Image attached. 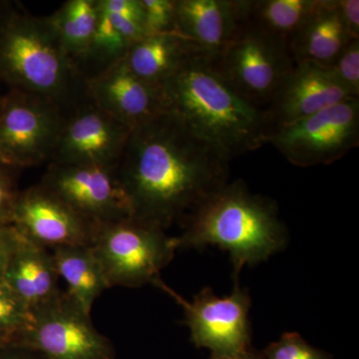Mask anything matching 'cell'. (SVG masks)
<instances>
[{
	"instance_id": "6da1fadb",
	"label": "cell",
	"mask_w": 359,
	"mask_h": 359,
	"mask_svg": "<svg viewBox=\"0 0 359 359\" xmlns=\"http://www.w3.org/2000/svg\"><path fill=\"white\" fill-rule=\"evenodd\" d=\"M229 163L162 113L131 130L117 176L132 217L167 230L229 182Z\"/></svg>"
},
{
	"instance_id": "7a4b0ae2",
	"label": "cell",
	"mask_w": 359,
	"mask_h": 359,
	"mask_svg": "<svg viewBox=\"0 0 359 359\" xmlns=\"http://www.w3.org/2000/svg\"><path fill=\"white\" fill-rule=\"evenodd\" d=\"M164 113L229 161L269 143L273 128L268 111L236 91L214 59L194 51L160 85Z\"/></svg>"
},
{
	"instance_id": "3957f363",
	"label": "cell",
	"mask_w": 359,
	"mask_h": 359,
	"mask_svg": "<svg viewBox=\"0 0 359 359\" xmlns=\"http://www.w3.org/2000/svg\"><path fill=\"white\" fill-rule=\"evenodd\" d=\"M179 249L218 247L230 255L235 280L245 266L268 261L285 249L287 231L273 200L250 192L244 182H226L182 219Z\"/></svg>"
},
{
	"instance_id": "277c9868",
	"label": "cell",
	"mask_w": 359,
	"mask_h": 359,
	"mask_svg": "<svg viewBox=\"0 0 359 359\" xmlns=\"http://www.w3.org/2000/svg\"><path fill=\"white\" fill-rule=\"evenodd\" d=\"M0 83L47 99L65 116L91 99L48 18L18 2L0 1Z\"/></svg>"
},
{
	"instance_id": "5b68a950",
	"label": "cell",
	"mask_w": 359,
	"mask_h": 359,
	"mask_svg": "<svg viewBox=\"0 0 359 359\" xmlns=\"http://www.w3.org/2000/svg\"><path fill=\"white\" fill-rule=\"evenodd\" d=\"M91 248L110 287L157 285L178 250L166 230L134 217L96 224Z\"/></svg>"
},
{
	"instance_id": "8992f818",
	"label": "cell",
	"mask_w": 359,
	"mask_h": 359,
	"mask_svg": "<svg viewBox=\"0 0 359 359\" xmlns=\"http://www.w3.org/2000/svg\"><path fill=\"white\" fill-rule=\"evenodd\" d=\"M214 62L241 96L261 108L269 105L295 63L289 43L262 29L250 18Z\"/></svg>"
},
{
	"instance_id": "52a82bcc",
	"label": "cell",
	"mask_w": 359,
	"mask_h": 359,
	"mask_svg": "<svg viewBox=\"0 0 359 359\" xmlns=\"http://www.w3.org/2000/svg\"><path fill=\"white\" fill-rule=\"evenodd\" d=\"M9 346L43 359H115L112 342L65 292L56 301L33 311L29 325L11 337Z\"/></svg>"
},
{
	"instance_id": "ba28073f",
	"label": "cell",
	"mask_w": 359,
	"mask_h": 359,
	"mask_svg": "<svg viewBox=\"0 0 359 359\" xmlns=\"http://www.w3.org/2000/svg\"><path fill=\"white\" fill-rule=\"evenodd\" d=\"M62 110L42 97L8 90L0 100V163L20 170L50 162L65 124Z\"/></svg>"
},
{
	"instance_id": "9c48e42d",
	"label": "cell",
	"mask_w": 359,
	"mask_h": 359,
	"mask_svg": "<svg viewBox=\"0 0 359 359\" xmlns=\"http://www.w3.org/2000/svg\"><path fill=\"white\" fill-rule=\"evenodd\" d=\"M359 142V99H347L316 114L273 130L269 143L294 166L328 165Z\"/></svg>"
},
{
	"instance_id": "30bf717a",
	"label": "cell",
	"mask_w": 359,
	"mask_h": 359,
	"mask_svg": "<svg viewBox=\"0 0 359 359\" xmlns=\"http://www.w3.org/2000/svg\"><path fill=\"white\" fill-rule=\"evenodd\" d=\"M228 297H219L211 289L201 290L192 302H187L172 292L162 280L158 287L173 295L183 306L185 323L190 330L191 341L212 354H235L250 351V297L236 280Z\"/></svg>"
},
{
	"instance_id": "8fae6325",
	"label": "cell",
	"mask_w": 359,
	"mask_h": 359,
	"mask_svg": "<svg viewBox=\"0 0 359 359\" xmlns=\"http://www.w3.org/2000/svg\"><path fill=\"white\" fill-rule=\"evenodd\" d=\"M39 184L93 223L132 217L117 167L49 163Z\"/></svg>"
},
{
	"instance_id": "7c38bea8",
	"label": "cell",
	"mask_w": 359,
	"mask_h": 359,
	"mask_svg": "<svg viewBox=\"0 0 359 359\" xmlns=\"http://www.w3.org/2000/svg\"><path fill=\"white\" fill-rule=\"evenodd\" d=\"M11 224L49 250L91 245L96 226L39 183L20 190Z\"/></svg>"
},
{
	"instance_id": "4fadbf2b",
	"label": "cell",
	"mask_w": 359,
	"mask_h": 359,
	"mask_svg": "<svg viewBox=\"0 0 359 359\" xmlns=\"http://www.w3.org/2000/svg\"><path fill=\"white\" fill-rule=\"evenodd\" d=\"M131 129L90 99L66 115L49 163L117 167Z\"/></svg>"
},
{
	"instance_id": "5bb4252c",
	"label": "cell",
	"mask_w": 359,
	"mask_h": 359,
	"mask_svg": "<svg viewBox=\"0 0 359 359\" xmlns=\"http://www.w3.org/2000/svg\"><path fill=\"white\" fill-rule=\"evenodd\" d=\"M347 99L353 97L330 68L313 62H295L266 109L276 130Z\"/></svg>"
},
{
	"instance_id": "9a60e30c",
	"label": "cell",
	"mask_w": 359,
	"mask_h": 359,
	"mask_svg": "<svg viewBox=\"0 0 359 359\" xmlns=\"http://www.w3.org/2000/svg\"><path fill=\"white\" fill-rule=\"evenodd\" d=\"M91 100L130 129L164 113L159 86L135 75L124 58L86 78Z\"/></svg>"
},
{
	"instance_id": "2e32d148",
	"label": "cell",
	"mask_w": 359,
	"mask_h": 359,
	"mask_svg": "<svg viewBox=\"0 0 359 359\" xmlns=\"http://www.w3.org/2000/svg\"><path fill=\"white\" fill-rule=\"evenodd\" d=\"M250 0H175L176 30L212 59L250 20Z\"/></svg>"
},
{
	"instance_id": "e0dca14e",
	"label": "cell",
	"mask_w": 359,
	"mask_h": 359,
	"mask_svg": "<svg viewBox=\"0 0 359 359\" xmlns=\"http://www.w3.org/2000/svg\"><path fill=\"white\" fill-rule=\"evenodd\" d=\"M59 280L51 250L18 233L4 276L7 287L32 313L61 297L63 290L59 287Z\"/></svg>"
},
{
	"instance_id": "ac0fdd59",
	"label": "cell",
	"mask_w": 359,
	"mask_h": 359,
	"mask_svg": "<svg viewBox=\"0 0 359 359\" xmlns=\"http://www.w3.org/2000/svg\"><path fill=\"white\" fill-rule=\"evenodd\" d=\"M351 40L337 0H318L289 45L294 62L330 67Z\"/></svg>"
},
{
	"instance_id": "d6986e66",
	"label": "cell",
	"mask_w": 359,
	"mask_h": 359,
	"mask_svg": "<svg viewBox=\"0 0 359 359\" xmlns=\"http://www.w3.org/2000/svg\"><path fill=\"white\" fill-rule=\"evenodd\" d=\"M194 51L198 50L177 33L147 35L130 45L124 60L135 75L160 87Z\"/></svg>"
},
{
	"instance_id": "ffe728a7",
	"label": "cell",
	"mask_w": 359,
	"mask_h": 359,
	"mask_svg": "<svg viewBox=\"0 0 359 359\" xmlns=\"http://www.w3.org/2000/svg\"><path fill=\"white\" fill-rule=\"evenodd\" d=\"M51 252L59 278L67 285L66 294L78 308L91 316L94 302L110 289L91 245L58 248Z\"/></svg>"
},
{
	"instance_id": "44dd1931",
	"label": "cell",
	"mask_w": 359,
	"mask_h": 359,
	"mask_svg": "<svg viewBox=\"0 0 359 359\" xmlns=\"http://www.w3.org/2000/svg\"><path fill=\"white\" fill-rule=\"evenodd\" d=\"M99 15V0H68L52 15L47 16L66 53L80 70L88 56Z\"/></svg>"
},
{
	"instance_id": "7402d4cb",
	"label": "cell",
	"mask_w": 359,
	"mask_h": 359,
	"mask_svg": "<svg viewBox=\"0 0 359 359\" xmlns=\"http://www.w3.org/2000/svg\"><path fill=\"white\" fill-rule=\"evenodd\" d=\"M316 2L318 0H257L252 1L250 18L262 29L290 43Z\"/></svg>"
},
{
	"instance_id": "603a6c76",
	"label": "cell",
	"mask_w": 359,
	"mask_h": 359,
	"mask_svg": "<svg viewBox=\"0 0 359 359\" xmlns=\"http://www.w3.org/2000/svg\"><path fill=\"white\" fill-rule=\"evenodd\" d=\"M129 47V42L116 29L115 26L111 22L109 16L100 6V15L97 23L95 34L92 40L88 56L82 66V72L85 66L92 65L96 66L93 75L96 74L107 66L124 58Z\"/></svg>"
},
{
	"instance_id": "cb8c5ba5",
	"label": "cell",
	"mask_w": 359,
	"mask_h": 359,
	"mask_svg": "<svg viewBox=\"0 0 359 359\" xmlns=\"http://www.w3.org/2000/svg\"><path fill=\"white\" fill-rule=\"evenodd\" d=\"M32 313L6 283L0 285V334L13 337L25 330Z\"/></svg>"
},
{
	"instance_id": "d4e9b609",
	"label": "cell",
	"mask_w": 359,
	"mask_h": 359,
	"mask_svg": "<svg viewBox=\"0 0 359 359\" xmlns=\"http://www.w3.org/2000/svg\"><path fill=\"white\" fill-rule=\"evenodd\" d=\"M264 359H332V356L316 348L297 332H285L278 341L269 344Z\"/></svg>"
},
{
	"instance_id": "484cf974",
	"label": "cell",
	"mask_w": 359,
	"mask_h": 359,
	"mask_svg": "<svg viewBox=\"0 0 359 359\" xmlns=\"http://www.w3.org/2000/svg\"><path fill=\"white\" fill-rule=\"evenodd\" d=\"M147 35L177 33L175 0H140ZM178 34V33H177Z\"/></svg>"
},
{
	"instance_id": "4316f807",
	"label": "cell",
	"mask_w": 359,
	"mask_h": 359,
	"mask_svg": "<svg viewBox=\"0 0 359 359\" xmlns=\"http://www.w3.org/2000/svg\"><path fill=\"white\" fill-rule=\"evenodd\" d=\"M328 68L349 95L359 99V39L349 41Z\"/></svg>"
},
{
	"instance_id": "83f0119b",
	"label": "cell",
	"mask_w": 359,
	"mask_h": 359,
	"mask_svg": "<svg viewBox=\"0 0 359 359\" xmlns=\"http://www.w3.org/2000/svg\"><path fill=\"white\" fill-rule=\"evenodd\" d=\"M18 170L0 163V224H11L14 205L20 190L16 181Z\"/></svg>"
},
{
	"instance_id": "f1b7e54d",
	"label": "cell",
	"mask_w": 359,
	"mask_h": 359,
	"mask_svg": "<svg viewBox=\"0 0 359 359\" xmlns=\"http://www.w3.org/2000/svg\"><path fill=\"white\" fill-rule=\"evenodd\" d=\"M18 240V231L13 224H0V285L4 283L7 266Z\"/></svg>"
},
{
	"instance_id": "f546056e",
	"label": "cell",
	"mask_w": 359,
	"mask_h": 359,
	"mask_svg": "<svg viewBox=\"0 0 359 359\" xmlns=\"http://www.w3.org/2000/svg\"><path fill=\"white\" fill-rule=\"evenodd\" d=\"M342 20L353 40L359 39L358 0H337Z\"/></svg>"
},
{
	"instance_id": "4dcf8cb0",
	"label": "cell",
	"mask_w": 359,
	"mask_h": 359,
	"mask_svg": "<svg viewBox=\"0 0 359 359\" xmlns=\"http://www.w3.org/2000/svg\"><path fill=\"white\" fill-rule=\"evenodd\" d=\"M0 359H43L39 354L25 349L16 348V347L7 346L6 351L2 353Z\"/></svg>"
},
{
	"instance_id": "1f68e13d",
	"label": "cell",
	"mask_w": 359,
	"mask_h": 359,
	"mask_svg": "<svg viewBox=\"0 0 359 359\" xmlns=\"http://www.w3.org/2000/svg\"><path fill=\"white\" fill-rule=\"evenodd\" d=\"M210 359H264L262 353H257L256 351H244V353L235 354H211Z\"/></svg>"
},
{
	"instance_id": "d6a6232c",
	"label": "cell",
	"mask_w": 359,
	"mask_h": 359,
	"mask_svg": "<svg viewBox=\"0 0 359 359\" xmlns=\"http://www.w3.org/2000/svg\"><path fill=\"white\" fill-rule=\"evenodd\" d=\"M9 342H11V337H7V335L0 334V356L6 351V347L9 346Z\"/></svg>"
},
{
	"instance_id": "836d02e7",
	"label": "cell",
	"mask_w": 359,
	"mask_h": 359,
	"mask_svg": "<svg viewBox=\"0 0 359 359\" xmlns=\"http://www.w3.org/2000/svg\"><path fill=\"white\" fill-rule=\"evenodd\" d=\"M1 84V83H0ZM1 97H2V94H1V92H0V100H1Z\"/></svg>"
}]
</instances>
